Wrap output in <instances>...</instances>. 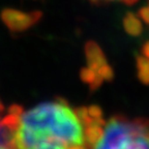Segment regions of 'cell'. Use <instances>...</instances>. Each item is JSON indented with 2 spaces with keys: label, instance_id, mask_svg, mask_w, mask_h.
Listing matches in <instances>:
<instances>
[{
  "label": "cell",
  "instance_id": "obj_5",
  "mask_svg": "<svg viewBox=\"0 0 149 149\" xmlns=\"http://www.w3.org/2000/svg\"><path fill=\"white\" fill-rule=\"evenodd\" d=\"M123 28L130 36H139L143 32V24L140 21L139 16L130 12L126 13L123 17Z\"/></svg>",
  "mask_w": 149,
  "mask_h": 149
},
{
  "label": "cell",
  "instance_id": "obj_8",
  "mask_svg": "<svg viewBox=\"0 0 149 149\" xmlns=\"http://www.w3.org/2000/svg\"><path fill=\"white\" fill-rule=\"evenodd\" d=\"M81 78L83 82L90 85V89L92 91H95L96 89L100 88V86L104 82V79L100 77V74L89 66L88 68H84L81 70Z\"/></svg>",
  "mask_w": 149,
  "mask_h": 149
},
{
  "label": "cell",
  "instance_id": "obj_9",
  "mask_svg": "<svg viewBox=\"0 0 149 149\" xmlns=\"http://www.w3.org/2000/svg\"><path fill=\"white\" fill-rule=\"evenodd\" d=\"M96 72L100 74L102 79L108 82L113 81V79H114V70H113V68H111V65L109 63H106L102 66H100Z\"/></svg>",
  "mask_w": 149,
  "mask_h": 149
},
{
  "label": "cell",
  "instance_id": "obj_15",
  "mask_svg": "<svg viewBox=\"0 0 149 149\" xmlns=\"http://www.w3.org/2000/svg\"><path fill=\"white\" fill-rule=\"evenodd\" d=\"M0 149H19L17 146L10 143H2L0 142Z\"/></svg>",
  "mask_w": 149,
  "mask_h": 149
},
{
  "label": "cell",
  "instance_id": "obj_4",
  "mask_svg": "<svg viewBox=\"0 0 149 149\" xmlns=\"http://www.w3.org/2000/svg\"><path fill=\"white\" fill-rule=\"evenodd\" d=\"M85 54H86L88 66L95 72H97L100 66L108 63L105 54H104L102 50L100 49V47L93 40H89L86 44Z\"/></svg>",
  "mask_w": 149,
  "mask_h": 149
},
{
  "label": "cell",
  "instance_id": "obj_11",
  "mask_svg": "<svg viewBox=\"0 0 149 149\" xmlns=\"http://www.w3.org/2000/svg\"><path fill=\"white\" fill-rule=\"evenodd\" d=\"M138 16H139V18L142 19L145 23L149 25V5H145V6L141 7L138 12Z\"/></svg>",
  "mask_w": 149,
  "mask_h": 149
},
{
  "label": "cell",
  "instance_id": "obj_14",
  "mask_svg": "<svg viewBox=\"0 0 149 149\" xmlns=\"http://www.w3.org/2000/svg\"><path fill=\"white\" fill-rule=\"evenodd\" d=\"M141 52L143 53V55L147 58H149V40L145 42L141 47Z\"/></svg>",
  "mask_w": 149,
  "mask_h": 149
},
{
  "label": "cell",
  "instance_id": "obj_3",
  "mask_svg": "<svg viewBox=\"0 0 149 149\" xmlns=\"http://www.w3.org/2000/svg\"><path fill=\"white\" fill-rule=\"evenodd\" d=\"M42 17L40 12L25 13L14 8H5L1 13V19L13 31H23L36 23Z\"/></svg>",
  "mask_w": 149,
  "mask_h": 149
},
{
  "label": "cell",
  "instance_id": "obj_10",
  "mask_svg": "<svg viewBox=\"0 0 149 149\" xmlns=\"http://www.w3.org/2000/svg\"><path fill=\"white\" fill-rule=\"evenodd\" d=\"M88 112H89V114L95 119H100V118H102V116H104V114H102V110L100 106H96V105L90 106V107H88Z\"/></svg>",
  "mask_w": 149,
  "mask_h": 149
},
{
  "label": "cell",
  "instance_id": "obj_7",
  "mask_svg": "<svg viewBox=\"0 0 149 149\" xmlns=\"http://www.w3.org/2000/svg\"><path fill=\"white\" fill-rule=\"evenodd\" d=\"M136 66L139 81L144 85H149V58L136 55Z\"/></svg>",
  "mask_w": 149,
  "mask_h": 149
},
{
  "label": "cell",
  "instance_id": "obj_1",
  "mask_svg": "<svg viewBox=\"0 0 149 149\" xmlns=\"http://www.w3.org/2000/svg\"><path fill=\"white\" fill-rule=\"evenodd\" d=\"M13 142L19 149L58 144L85 147V125L77 108L65 100L42 102L28 110L10 108Z\"/></svg>",
  "mask_w": 149,
  "mask_h": 149
},
{
  "label": "cell",
  "instance_id": "obj_13",
  "mask_svg": "<svg viewBox=\"0 0 149 149\" xmlns=\"http://www.w3.org/2000/svg\"><path fill=\"white\" fill-rule=\"evenodd\" d=\"M93 3H96V4H102V3H108L112 2V1H120V2L124 3V4L132 5L134 3H136L138 0H91Z\"/></svg>",
  "mask_w": 149,
  "mask_h": 149
},
{
  "label": "cell",
  "instance_id": "obj_6",
  "mask_svg": "<svg viewBox=\"0 0 149 149\" xmlns=\"http://www.w3.org/2000/svg\"><path fill=\"white\" fill-rule=\"evenodd\" d=\"M9 112L5 115H1V107H0V142L10 143L13 142V128L12 119H10Z\"/></svg>",
  "mask_w": 149,
  "mask_h": 149
},
{
  "label": "cell",
  "instance_id": "obj_12",
  "mask_svg": "<svg viewBox=\"0 0 149 149\" xmlns=\"http://www.w3.org/2000/svg\"><path fill=\"white\" fill-rule=\"evenodd\" d=\"M36 149H87L86 147H72V148H66L64 146H61L58 144H46L42 145Z\"/></svg>",
  "mask_w": 149,
  "mask_h": 149
},
{
  "label": "cell",
  "instance_id": "obj_2",
  "mask_svg": "<svg viewBox=\"0 0 149 149\" xmlns=\"http://www.w3.org/2000/svg\"><path fill=\"white\" fill-rule=\"evenodd\" d=\"M93 149H149V120H130L123 115L112 116Z\"/></svg>",
  "mask_w": 149,
  "mask_h": 149
}]
</instances>
